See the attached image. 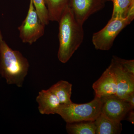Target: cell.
I'll return each instance as SVG.
<instances>
[{"label": "cell", "mask_w": 134, "mask_h": 134, "mask_svg": "<svg viewBox=\"0 0 134 134\" xmlns=\"http://www.w3.org/2000/svg\"><path fill=\"white\" fill-rule=\"evenodd\" d=\"M133 110H130L126 115L127 120L131 122L133 125L134 124V111Z\"/></svg>", "instance_id": "d6986e66"}, {"label": "cell", "mask_w": 134, "mask_h": 134, "mask_svg": "<svg viewBox=\"0 0 134 134\" xmlns=\"http://www.w3.org/2000/svg\"><path fill=\"white\" fill-rule=\"evenodd\" d=\"M95 121L66 123L67 133L69 134H96V127Z\"/></svg>", "instance_id": "4fadbf2b"}, {"label": "cell", "mask_w": 134, "mask_h": 134, "mask_svg": "<svg viewBox=\"0 0 134 134\" xmlns=\"http://www.w3.org/2000/svg\"><path fill=\"white\" fill-rule=\"evenodd\" d=\"M104 1L105 2H106L107 1L106 0H104Z\"/></svg>", "instance_id": "ffe728a7"}, {"label": "cell", "mask_w": 134, "mask_h": 134, "mask_svg": "<svg viewBox=\"0 0 134 134\" xmlns=\"http://www.w3.org/2000/svg\"><path fill=\"white\" fill-rule=\"evenodd\" d=\"M125 100L130 105L131 107H132V109L134 110V92L129 94Z\"/></svg>", "instance_id": "ac0fdd59"}, {"label": "cell", "mask_w": 134, "mask_h": 134, "mask_svg": "<svg viewBox=\"0 0 134 134\" xmlns=\"http://www.w3.org/2000/svg\"><path fill=\"white\" fill-rule=\"evenodd\" d=\"M101 113L107 118L121 122L132 109L126 100L116 95L101 98Z\"/></svg>", "instance_id": "8992f818"}, {"label": "cell", "mask_w": 134, "mask_h": 134, "mask_svg": "<svg viewBox=\"0 0 134 134\" xmlns=\"http://www.w3.org/2000/svg\"><path fill=\"white\" fill-rule=\"evenodd\" d=\"M115 75L117 85L116 96L125 100L134 92V75L127 72L113 56L110 65Z\"/></svg>", "instance_id": "52a82bcc"}, {"label": "cell", "mask_w": 134, "mask_h": 134, "mask_svg": "<svg viewBox=\"0 0 134 134\" xmlns=\"http://www.w3.org/2000/svg\"><path fill=\"white\" fill-rule=\"evenodd\" d=\"M111 1L113 4L111 19L126 18L129 10L134 5V0H106Z\"/></svg>", "instance_id": "9a60e30c"}, {"label": "cell", "mask_w": 134, "mask_h": 134, "mask_svg": "<svg viewBox=\"0 0 134 134\" xmlns=\"http://www.w3.org/2000/svg\"><path fill=\"white\" fill-rule=\"evenodd\" d=\"M118 62L129 73L134 75V60H125L114 56Z\"/></svg>", "instance_id": "e0dca14e"}, {"label": "cell", "mask_w": 134, "mask_h": 134, "mask_svg": "<svg viewBox=\"0 0 134 134\" xmlns=\"http://www.w3.org/2000/svg\"><path fill=\"white\" fill-rule=\"evenodd\" d=\"M133 21L129 17L111 18L103 29L93 34L92 42L95 48L104 51L110 50L117 36Z\"/></svg>", "instance_id": "277c9868"}, {"label": "cell", "mask_w": 134, "mask_h": 134, "mask_svg": "<svg viewBox=\"0 0 134 134\" xmlns=\"http://www.w3.org/2000/svg\"><path fill=\"white\" fill-rule=\"evenodd\" d=\"M92 88L95 92V96L100 98L116 95L117 85L115 75L110 66L93 83Z\"/></svg>", "instance_id": "9c48e42d"}, {"label": "cell", "mask_w": 134, "mask_h": 134, "mask_svg": "<svg viewBox=\"0 0 134 134\" xmlns=\"http://www.w3.org/2000/svg\"><path fill=\"white\" fill-rule=\"evenodd\" d=\"M38 15L41 22L45 25L49 24V15L45 0H32Z\"/></svg>", "instance_id": "2e32d148"}, {"label": "cell", "mask_w": 134, "mask_h": 134, "mask_svg": "<svg viewBox=\"0 0 134 134\" xmlns=\"http://www.w3.org/2000/svg\"><path fill=\"white\" fill-rule=\"evenodd\" d=\"M29 63L19 51L12 50L3 39L0 30V74L8 84L23 86Z\"/></svg>", "instance_id": "7a4b0ae2"}, {"label": "cell", "mask_w": 134, "mask_h": 134, "mask_svg": "<svg viewBox=\"0 0 134 134\" xmlns=\"http://www.w3.org/2000/svg\"><path fill=\"white\" fill-rule=\"evenodd\" d=\"M101 100L95 96L89 103L77 104L72 103L60 104L56 111L66 123L95 121L101 113Z\"/></svg>", "instance_id": "3957f363"}, {"label": "cell", "mask_w": 134, "mask_h": 134, "mask_svg": "<svg viewBox=\"0 0 134 134\" xmlns=\"http://www.w3.org/2000/svg\"><path fill=\"white\" fill-rule=\"evenodd\" d=\"M59 47L58 57L62 63L68 62L79 48L83 40V25L76 21L68 6L58 22Z\"/></svg>", "instance_id": "6da1fadb"}, {"label": "cell", "mask_w": 134, "mask_h": 134, "mask_svg": "<svg viewBox=\"0 0 134 134\" xmlns=\"http://www.w3.org/2000/svg\"><path fill=\"white\" fill-rule=\"evenodd\" d=\"M72 85L66 81L61 80L53 85L49 89L58 98L61 104L72 103L71 100Z\"/></svg>", "instance_id": "7c38bea8"}, {"label": "cell", "mask_w": 134, "mask_h": 134, "mask_svg": "<svg viewBox=\"0 0 134 134\" xmlns=\"http://www.w3.org/2000/svg\"><path fill=\"white\" fill-rule=\"evenodd\" d=\"M95 121L96 134H119L122 131V125L121 122L110 119L101 113Z\"/></svg>", "instance_id": "8fae6325"}, {"label": "cell", "mask_w": 134, "mask_h": 134, "mask_svg": "<svg viewBox=\"0 0 134 134\" xmlns=\"http://www.w3.org/2000/svg\"><path fill=\"white\" fill-rule=\"evenodd\" d=\"M104 0H69L68 6L76 21L83 25L92 15L104 7Z\"/></svg>", "instance_id": "ba28073f"}, {"label": "cell", "mask_w": 134, "mask_h": 134, "mask_svg": "<svg viewBox=\"0 0 134 134\" xmlns=\"http://www.w3.org/2000/svg\"><path fill=\"white\" fill-rule=\"evenodd\" d=\"M39 111L42 114H54L60 104L56 96L49 89L39 92L36 98Z\"/></svg>", "instance_id": "30bf717a"}, {"label": "cell", "mask_w": 134, "mask_h": 134, "mask_svg": "<svg viewBox=\"0 0 134 134\" xmlns=\"http://www.w3.org/2000/svg\"><path fill=\"white\" fill-rule=\"evenodd\" d=\"M45 26L40 19L32 1L30 0L27 15L18 28L19 37L23 43L31 45L43 36Z\"/></svg>", "instance_id": "5b68a950"}, {"label": "cell", "mask_w": 134, "mask_h": 134, "mask_svg": "<svg viewBox=\"0 0 134 134\" xmlns=\"http://www.w3.org/2000/svg\"><path fill=\"white\" fill-rule=\"evenodd\" d=\"M49 15V20L59 22L65 9L68 6L69 0H45Z\"/></svg>", "instance_id": "5bb4252c"}]
</instances>
